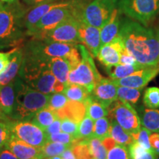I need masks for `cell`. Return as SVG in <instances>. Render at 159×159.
<instances>
[{
	"label": "cell",
	"mask_w": 159,
	"mask_h": 159,
	"mask_svg": "<svg viewBox=\"0 0 159 159\" xmlns=\"http://www.w3.org/2000/svg\"><path fill=\"white\" fill-rule=\"evenodd\" d=\"M119 35L125 48L139 63L146 66H159V42L152 29L128 17L123 18Z\"/></svg>",
	"instance_id": "1"
},
{
	"label": "cell",
	"mask_w": 159,
	"mask_h": 159,
	"mask_svg": "<svg viewBox=\"0 0 159 159\" xmlns=\"http://www.w3.org/2000/svg\"><path fill=\"white\" fill-rule=\"evenodd\" d=\"M27 7L19 0L0 7V49L20 47L27 36L25 17Z\"/></svg>",
	"instance_id": "2"
},
{
	"label": "cell",
	"mask_w": 159,
	"mask_h": 159,
	"mask_svg": "<svg viewBox=\"0 0 159 159\" xmlns=\"http://www.w3.org/2000/svg\"><path fill=\"white\" fill-rule=\"evenodd\" d=\"M49 61H40L23 54L19 77L30 87L43 94L63 92L66 85L59 82L51 72Z\"/></svg>",
	"instance_id": "3"
},
{
	"label": "cell",
	"mask_w": 159,
	"mask_h": 159,
	"mask_svg": "<svg viewBox=\"0 0 159 159\" xmlns=\"http://www.w3.org/2000/svg\"><path fill=\"white\" fill-rule=\"evenodd\" d=\"M23 54L40 61H49L54 57H64L70 63L71 69L78 65L81 55L75 43L49 41L31 38L22 49Z\"/></svg>",
	"instance_id": "4"
},
{
	"label": "cell",
	"mask_w": 159,
	"mask_h": 159,
	"mask_svg": "<svg viewBox=\"0 0 159 159\" xmlns=\"http://www.w3.org/2000/svg\"><path fill=\"white\" fill-rule=\"evenodd\" d=\"M16 94L14 108L11 115L17 121H30L38 111L48 106L50 94L35 90L20 77L16 78Z\"/></svg>",
	"instance_id": "5"
},
{
	"label": "cell",
	"mask_w": 159,
	"mask_h": 159,
	"mask_svg": "<svg viewBox=\"0 0 159 159\" xmlns=\"http://www.w3.org/2000/svg\"><path fill=\"white\" fill-rule=\"evenodd\" d=\"M119 0H92L82 4L71 2L73 15L80 21L101 29L118 7Z\"/></svg>",
	"instance_id": "6"
},
{
	"label": "cell",
	"mask_w": 159,
	"mask_h": 159,
	"mask_svg": "<svg viewBox=\"0 0 159 159\" xmlns=\"http://www.w3.org/2000/svg\"><path fill=\"white\" fill-rule=\"evenodd\" d=\"M81 61L69 72L68 84H77L91 93L97 83L102 78L95 66L93 56L84 45L77 44Z\"/></svg>",
	"instance_id": "7"
},
{
	"label": "cell",
	"mask_w": 159,
	"mask_h": 159,
	"mask_svg": "<svg viewBox=\"0 0 159 159\" xmlns=\"http://www.w3.org/2000/svg\"><path fill=\"white\" fill-rule=\"evenodd\" d=\"M118 9L127 17L148 27L159 13V0H119Z\"/></svg>",
	"instance_id": "8"
},
{
	"label": "cell",
	"mask_w": 159,
	"mask_h": 159,
	"mask_svg": "<svg viewBox=\"0 0 159 159\" xmlns=\"http://www.w3.org/2000/svg\"><path fill=\"white\" fill-rule=\"evenodd\" d=\"M108 108L110 120L116 121L130 135L136 133L142 127L140 117L130 103L118 99Z\"/></svg>",
	"instance_id": "9"
},
{
	"label": "cell",
	"mask_w": 159,
	"mask_h": 159,
	"mask_svg": "<svg viewBox=\"0 0 159 159\" xmlns=\"http://www.w3.org/2000/svg\"><path fill=\"white\" fill-rule=\"evenodd\" d=\"M71 16H74L71 2H63L47 12L41 18L33 30L29 33L28 36L39 38L44 33L54 29L55 27Z\"/></svg>",
	"instance_id": "10"
},
{
	"label": "cell",
	"mask_w": 159,
	"mask_h": 159,
	"mask_svg": "<svg viewBox=\"0 0 159 159\" xmlns=\"http://www.w3.org/2000/svg\"><path fill=\"white\" fill-rule=\"evenodd\" d=\"M35 39H44L60 43L75 44L81 43L79 33V20L74 16H71L55 27L54 29Z\"/></svg>",
	"instance_id": "11"
},
{
	"label": "cell",
	"mask_w": 159,
	"mask_h": 159,
	"mask_svg": "<svg viewBox=\"0 0 159 159\" xmlns=\"http://www.w3.org/2000/svg\"><path fill=\"white\" fill-rule=\"evenodd\" d=\"M11 134L35 148H42L48 142V136L42 129L30 121L11 122Z\"/></svg>",
	"instance_id": "12"
},
{
	"label": "cell",
	"mask_w": 159,
	"mask_h": 159,
	"mask_svg": "<svg viewBox=\"0 0 159 159\" xmlns=\"http://www.w3.org/2000/svg\"><path fill=\"white\" fill-rule=\"evenodd\" d=\"M159 74V66H147L124 78L113 80L117 86L142 89Z\"/></svg>",
	"instance_id": "13"
},
{
	"label": "cell",
	"mask_w": 159,
	"mask_h": 159,
	"mask_svg": "<svg viewBox=\"0 0 159 159\" xmlns=\"http://www.w3.org/2000/svg\"><path fill=\"white\" fill-rule=\"evenodd\" d=\"M125 49L122 39L118 35L110 43L102 45L99 49L97 57L105 67L119 63L121 52Z\"/></svg>",
	"instance_id": "14"
},
{
	"label": "cell",
	"mask_w": 159,
	"mask_h": 159,
	"mask_svg": "<svg viewBox=\"0 0 159 159\" xmlns=\"http://www.w3.org/2000/svg\"><path fill=\"white\" fill-rule=\"evenodd\" d=\"M117 85L112 79L102 77L91 91V96L108 108L113 102L117 100Z\"/></svg>",
	"instance_id": "15"
},
{
	"label": "cell",
	"mask_w": 159,
	"mask_h": 159,
	"mask_svg": "<svg viewBox=\"0 0 159 159\" xmlns=\"http://www.w3.org/2000/svg\"><path fill=\"white\" fill-rule=\"evenodd\" d=\"M79 33L81 43L86 47L93 57H97L101 47L100 29L79 20Z\"/></svg>",
	"instance_id": "16"
},
{
	"label": "cell",
	"mask_w": 159,
	"mask_h": 159,
	"mask_svg": "<svg viewBox=\"0 0 159 159\" xmlns=\"http://www.w3.org/2000/svg\"><path fill=\"white\" fill-rule=\"evenodd\" d=\"M5 148L11 151L19 159H42L41 149L33 147L11 134Z\"/></svg>",
	"instance_id": "17"
},
{
	"label": "cell",
	"mask_w": 159,
	"mask_h": 159,
	"mask_svg": "<svg viewBox=\"0 0 159 159\" xmlns=\"http://www.w3.org/2000/svg\"><path fill=\"white\" fill-rule=\"evenodd\" d=\"M22 61V49L16 47L11 50L8 64L2 72L0 73V86L8 84L16 78L17 75H19Z\"/></svg>",
	"instance_id": "18"
},
{
	"label": "cell",
	"mask_w": 159,
	"mask_h": 159,
	"mask_svg": "<svg viewBox=\"0 0 159 159\" xmlns=\"http://www.w3.org/2000/svg\"><path fill=\"white\" fill-rule=\"evenodd\" d=\"M61 2H47L30 6L26 10L25 24L27 30V34L28 36L29 33L33 30L36 24L41 20L47 12H49L53 7H56Z\"/></svg>",
	"instance_id": "19"
},
{
	"label": "cell",
	"mask_w": 159,
	"mask_h": 159,
	"mask_svg": "<svg viewBox=\"0 0 159 159\" xmlns=\"http://www.w3.org/2000/svg\"><path fill=\"white\" fill-rule=\"evenodd\" d=\"M16 94V79L8 84L0 86V113L5 116H11L14 108Z\"/></svg>",
	"instance_id": "20"
},
{
	"label": "cell",
	"mask_w": 159,
	"mask_h": 159,
	"mask_svg": "<svg viewBox=\"0 0 159 159\" xmlns=\"http://www.w3.org/2000/svg\"><path fill=\"white\" fill-rule=\"evenodd\" d=\"M120 14L121 12L119 11L118 7H117L113 11L108 21L100 29L101 47L106 43H110L119 35L121 21Z\"/></svg>",
	"instance_id": "21"
},
{
	"label": "cell",
	"mask_w": 159,
	"mask_h": 159,
	"mask_svg": "<svg viewBox=\"0 0 159 159\" xmlns=\"http://www.w3.org/2000/svg\"><path fill=\"white\" fill-rule=\"evenodd\" d=\"M56 112L60 119L67 118L79 124L85 115V106L83 102L69 100L65 107Z\"/></svg>",
	"instance_id": "22"
},
{
	"label": "cell",
	"mask_w": 159,
	"mask_h": 159,
	"mask_svg": "<svg viewBox=\"0 0 159 159\" xmlns=\"http://www.w3.org/2000/svg\"><path fill=\"white\" fill-rule=\"evenodd\" d=\"M49 68L59 82L66 85L69 75L71 70L70 63L64 57H54L49 60Z\"/></svg>",
	"instance_id": "23"
},
{
	"label": "cell",
	"mask_w": 159,
	"mask_h": 159,
	"mask_svg": "<svg viewBox=\"0 0 159 159\" xmlns=\"http://www.w3.org/2000/svg\"><path fill=\"white\" fill-rule=\"evenodd\" d=\"M145 67H147L146 66L142 65L139 63L135 65H124L118 63L114 66H107L106 71L111 79L116 80L128 77Z\"/></svg>",
	"instance_id": "24"
},
{
	"label": "cell",
	"mask_w": 159,
	"mask_h": 159,
	"mask_svg": "<svg viewBox=\"0 0 159 159\" xmlns=\"http://www.w3.org/2000/svg\"><path fill=\"white\" fill-rule=\"evenodd\" d=\"M58 118L56 111L52 110L48 107L41 109L33 116L30 122L36 125L43 130Z\"/></svg>",
	"instance_id": "25"
},
{
	"label": "cell",
	"mask_w": 159,
	"mask_h": 159,
	"mask_svg": "<svg viewBox=\"0 0 159 159\" xmlns=\"http://www.w3.org/2000/svg\"><path fill=\"white\" fill-rule=\"evenodd\" d=\"M84 104L85 106V114L90 116L94 121L108 116V108L93 98L91 95L85 101Z\"/></svg>",
	"instance_id": "26"
},
{
	"label": "cell",
	"mask_w": 159,
	"mask_h": 159,
	"mask_svg": "<svg viewBox=\"0 0 159 159\" xmlns=\"http://www.w3.org/2000/svg\"><path fill=\"white\" fill-rule=\"evenodd\" d=\"M111 125L109 130V136L113 138L116 142V144L128 147L131 143L134 142V139L129 133L114 120H110Z\"/></svg>",
	"instance_id": "27"
},
{
	"label": "cell",
	"mask_w": 159,
	"mask_h": 159,
	"mask_svg": "<svg viewBox=\"0 0 159 159\" xmlns=\"http://www.w3.org/2000/svg\"><path fill=\"white\" fill-rule=\"evenodd\" d=\"M141 124L152 133H159V110L144 109L141 117Z\"/></svg>",
	"instance_id": "28"
},
{
	"label": "cell",
	"mask_w": 159,
	"mask_h": 159,
	"mask_svg": "<svg viewBox=\"0 0 159 159\" xmlns=\"http://www.w3.org/2000/svg\"><path fill=\"white\" fill-rule=\"evenodd\" d=\"M63 93L69 100L83 103L91 95V93L85 87L77 84H67Z\"/></svg>",
	"instance_id": "29"
},
{
	"label": "cell",
	"mask_w": 159,
	"mask_h": 159,
	"mask_svg": "<svg viewBox=\"0 0 159 159\" xmlns=\"http://www.w3.org/2000/svg\"><path fill=\"white\" fill-rule=\"evenodd\" d=\"M128 150L130 159H158V154L153 150L145 148L135 141L129 145Z\"/></svg>",
	"instance_id": "30"
},
{
	"label": "cell",
	"mask_w": 159,
	"mask_h": 159,
	"mask_svg": "<svg viewBox=\"0 0 159 159\" xmlns=\"http://www.w3.org/2000/svg\"><path fill=\"white\" fill-rule=\"evenodd\" d=\"M142 89L129 88L125 86L117 87V97L121 101L131 104H136L141 97Z\"/></svg>",
	"instance_id": "31"
},
{
	"label": "cell",
	"mask_w": 159,
	"mask_h": 159,
	"mask_svg": "<svg viewBox=\"0 0 159 159\" xmlns=\"http://www.w3.org/2000/svg\"><path fill=\"white\" fill-rule=\"evenodd\" d=\"M71 145L49 142L48 141L42 148H41L43 158L53 156H60L66 149L70 148Z\"/></svg>",
	"instance_id": "32"
},
{
	"label": "cell",
	"mask_w": 159,
	"mask_h": 159,
	"mask_svg": "<svg viewBox=\"0 0 159 159\" xmlns=\"http://www.w3.org/2000/svg\"><path fill=\"white\" fill-rule=\"evenodd\" d=\"M111 121L108 116L97 119L94 122V135L93 138H97L103 140L109 136Z\"/></svg>",
	"instance_id": "33"
},
{
	"label": "cell",
	"mask_w": 159,
	"mask_h": 159,
	"mask_svg": "<svg viewBox=\"0 0 159 159\" xmlns=\"http://www.w3.org/2000/svg\"><path fill=\"white\" fill-rule=\"evenodd\" d=\"M94 120L87 114L85 115L83 119L79 123V135L80 139H89L93 138L94 135Z\"/></svg>",
	"instance_id": "34"
},
{
	"label": "cell",
	"mask_w": 159,
	"mask_h": 159,
	"mask_svg": "<svg viewBox=\"0 0 159 159\" xmlns=\"http://www.w3.org/2000/svg\"><path fill=\"white\" fill-rule=\"evenodd\" d=\"M76 159H94L89 146V140L80 139L71 146Z\"/></svg>",
	"instance_id": "35"
},
{
	"label": "cell",
	"mask_w": 159,
	"mask_h": 159,
	"mask_svg": "<svg viewBox=\"0 0 159 159\" xmlns=\"http://www.w3.org/2000/svg\"><path fill=\"white\" fill-rule=\"evenodd\" d=\"M89 146L94 159H106L108 150L103 145L102 140L92 138L89 140Z\"/></svg>",
	"instance_id": "36"
},
{
	"label": "cell",
	"mask_w": 159,
	"mask_h": 159,
	"mask_svg": "<svg viewBox=\"0 0 159 159\" xmlns=\"http://www.w3.org/2000/svg\"><path fill=\"white\" fill-rule=\"evenodd\" d=\"M143 100L147 108L151 109L159 108V89L157 87H150L147 89Z\"/></svg>",
	"instance_id": "37"
},
{
	"label": "cell",
	"mask_w": 159,
	"mask_h": 159,
	"mask_svg": "<svg viewBox=\"0 0 159 159\" xmlns=\"http://www.w3.org/2000/svg\"><path fill=\"white\" fill-rule=\"evenodd\" d=\"M68 101V98L63 92L54 93V94H50L49 104L47 107L52 110L57 111L65 107Z\"/></svg>",
	"instance_id": "38"
},
{
	"label": "cell",
	"mask_w": 159,
	"mask_h": 159,
	"mask_svg": "<svg viewBox=\"0 0 159 159\" xmlns=\"http://www.w3.org/2000/svg\"><path fill=\"white\" fill-rule=\"evenodd\" d=\"M106 159H130L128 147L116 144L108 151Z\"/></svg>",
	"instance_id": "39"
},
{
	"label": "cell",
	"mask_w": 159,
	"mask_h": 159,
	"mask_svg": "<svg viewBox=\"0 0 159 159\" xmlns=\"http://www.w3.org/2000/svg\"><path fill=\"white\" fill-rule=\"evenodd\" d=\"M151 133L152 132H150L147 128H144V127H141V128L136 133L131 134V136H132L134 141H135V142H139V144H142L145 148L152 150L151 148L150 140H149Z\"/></svg>",
	"instance_id": "40"
},
{
	"label": "cell",
	"mask_w": 159,
	"mask_h": 159,
	"mask_svg": "<svg viewBox=\"0 0 159 159\" xmlns=\"http://www.w3.org/2000/svg\"><path fill=\"white\" fill-rule=\"evenodd\" d=\"M61 120V130L63 133L70 134L75 138L80 139L78 138L79 135V124L78 123L71 120L67 118H63Z\"/></svg>",
	"instance_id": "41"
},
{
	"label": "cell",
	"mask_w": 159,
	"mask_h": 159,
	"mask_svg": "<svg viewBox=\"0 0 159 159\" xmlns=\"http://www.w3.org/2000/svg\"><path fill=\"white\" fill-rule=\"evenodd\" d=\"M78 140H80V139L75 138V137L71 136V135L66 134V133H63L62 131L57 133V134H52L48 137L49 142L61 143V144L69 145L73 144Z\"/></svg>",
	"instance_id": "42"
},
{
	"label": "cell",
	"mask_w": 159,
	"mask_h": 159,
	"mask_svg": "<svg viewBox=\"0 0 159 159\" xmlns=\"http://www.w3.org/2000/svg\"><path fill=\"white\" fill-rule=\"evenodd\" d=\"M11 122L0 121V150L5 146L11 136Z\"/></svg>",
	"instance_id": "43"
},
{
	"label": "cell",
	"mask_w": 159,
	"mask_h": 159,
	"mask_svg": "<svg viewBox=\"0 0 159 159\" xmlns=\"http://www.w3.org/2000/svg\"><path fill=\"white\" fill-rule=\"evenodd\" d=\"M119 63L120 64L124 65H135L138 62L135 57L133 56L132 55L130 54L126 49H124L121 52L120 55V61H119Z\"/></svg>",
	"instance_id": "44"
},
{
	"label": "cell",
	"mask_w": 159,
	"mask_h": 159,
	"mask_svg": "<svg viewBox=\"0 0 159 159\" xmlns=\"http://www.w3.org/2000/svg\"><path fill=\"white\" fill-rule=\"evenodd\" d=\"M61 120L59 118H57L50 125H49L47 128H45V130L43 131H44L48 136L52 134H57V133H59L61 131Z\"/></svg>",
	"instance_id": "45"
},
{
	"label": "cell",
	"mask_w": 159,
	"mask_h": 159,
	"mask_svg": "<svg viewBox=\"0 0 159 159\" xmlns=\"http://www.w3.org/2000/svg\"><path fill=\"white\" fill-rule=\"evenodd\" d=\"M149 140H150L151 148L157 154L159 155V133H152V134H151Z\"/></svg>",
	"instance_id": "46"
},
{
	"label": "cell",
	"mask_w": 159,
	"mask_h": 159,
	"mask_svg": "<svg viewBox=\"0 0 159 159\" xmlns=\"http://www.w3.org/2000/svg\"><path fill=\"white\" fill-rule=\"evenodd\" d=\"M10 54H11V51L8 52H0V73L2 72L4 69L8 64Z\"/></svg>",
	"instance_id": "47"
},
{
	"label": "cell",
	"mask_w": 159,
	"mask_h": 159,
	"mask_svg": "<svg viewBox=\"0 0 159 159\" xmlns=\"http://www.w3.org/2000/svg\"><path fill=\"white\" fill-rule=\"evenodd\" d=\"M24 2L27 5L34 6L47 2H65V0H24Z\"/></svg>",
	"instance_id": "48"
},
{
	"label": "cell",
	"mask_w": 159,
	"mask_h": 159,
	"mask_svg": "<svg viewBox=\"0 0 159 159\" xmlns=\"http://www.w3.org/2000/svg\"><path fill=\"white\" fill-rule=\"evenodd\" d=\"M0 159H19L11 151L6 148L0 150Z\"/></svg>",
	"instance_id": "49"
},
{
	"label": "cell",
	"mask_w": 159,
	"mask_h": 159,
	"mask_svg": "<svg viewBox=\"0 0 159 159\" xmlns=\"http://www.w3.org/2000/svg\"><path fill=\"white\" fill-rule=\"evenodd\" d=\"M102 142L108 151L109 150H111L112 148H114L115 145L116 144V142H115L114 139L113 138H111V136L106 137V138L103 139V140H102Z\"/></svg>",
	"instance_id": "50"
},
{
	"label": "cell",
	"mask_w": 159,
	"mask_h": 159,
	"mask_svg": "<svg viewBox=\"0 0 159 159\" xmlns=\"http://www.w3.org/2000/svg\"><path fill=\"white\" fill-rule=\"evenodd\" d=\"M72 146V145H71ZM71 146L68 149H66L62 154L61 155V157L62 159H76L75 156L73 152L72 149H71Z\"/></svg>",
	"instance_id": "51"
},
{
	"label": "cell",
	"mask_w": 159,
	"mask_h": 159,
	"mask_svg": "<svg viewBox=\"0 0 159 159\" xmlns=\"http://www.w3.org/2000/svg\"><path fill=\"white\" fill-rule=\"evenodd\" d=\"M155 33H156V37H157V39H158V41L159 42V26H158V27H156V30H155Z\"/></svg>",
	"instance_id": "52"
},
{
	"label": "cell",
	"mask_w": 159,
	"mask_h": 159,
	"mask_svg": "<svg viewBox=\"0 0 159 159\" xmlns=\"http://www.w3.org/2000/svg\"><path fill=\"white\" fill-rule=\"evenodd\" d=\"M42 159H62L61 156H53V157H49V158H43Z\"/></svg>",
	"instance_id": "53"
},
{
	"label": "cell",
	"mask_w": 159,
	"mask_h": 159,
	"mask_svg": "<svg viewBox=\"0 0 159 159\" xmlns=\"http://www.w3.org/2000/svg\"><path fill=\"white\" fill-rule=\"evenodd\" d=\"M2 2H5L6 3H11V2H13L16 1V0H1Z\"/></svg>",
	"instance_id": "54"
},
{
	"label": "cell",
	"mask_w": 159,
	"mask_h": 159,
	"mask_svg": "<svg viewBox=\"0 0 159 159\" xmlns=\"http://www.w3.org/2000/svg\"><path fill=\"white\" fill-rule=\"evenodd\" d=\"M2 5H3V3L2 2H0V7H1Z\"/></svg>",
	"instance_id": "55"
},
{
	"label": "cell",
	"mask_w": 159,
	"mask_h": 159,
	"mask_svg": "<svg viewBox=\"0 0 159 159\" xmlns=\"http://www.w3.org/2000/svg\"><path fill=\"white\" fill-rule=\"evenodd\" d=\"M66 0H65V2H66ZM73 1H75V0H73Z\"/></svg>",
	"instance_id": "56"
}]
</instances>
